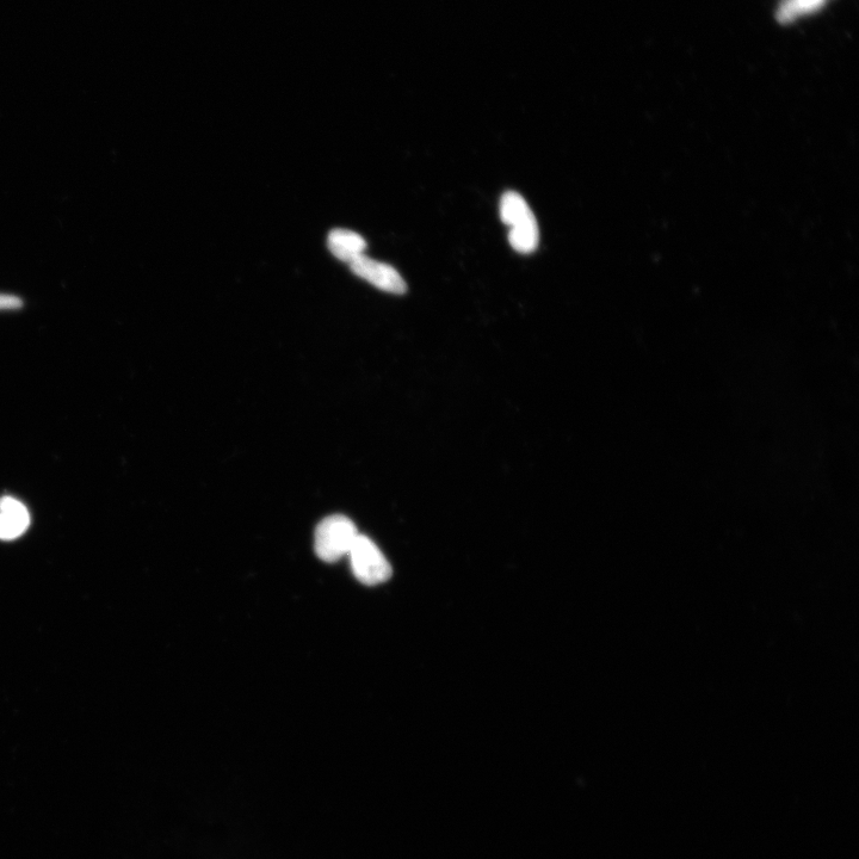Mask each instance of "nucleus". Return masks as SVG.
Listing matches in <instances>:
<instances>
[{
  "mask_svg": "<svg viewBox=\"0 0 859 859\" xmlns=\"http://www.w3.org/2000/svg\"><path fill=\"white\" fill-rule=\"evenodd\" d=\"M500 218L510 227L509 243L519 253L534 252L539 246L540 231L533 210L516 191H508L500 200Z\"/></svg>",
  "mask_w": 859,
  "mask_h": 859,
  "instance_id": "nucleus-1",
  "label": "nucleus"
},
{
  "mask_svg": "<svg viewBox=\"0 0 859 859\" xmlns=\"http://www.w3.org/2000/svg\"><path fill=\"white\" fill-rule=\"evenodd\" d=\"M360 535L354 522L343 515H333L320 522L315 530V553L325 562H336L348 555Z\"/></svg>",
  "mask_w": 859,
  "mask_h": 859,
  "instance_id": "nucleus-2",
  "label": "nucleus"
},
{
  "mask_svg": "<svg viewBox=\"0 0 859 859\" xmlns=\"http://www.w3.org/2000/svg\"><path fill=\"white\" fill-rule=\"evenodd\" d=\"M348 555L352 571L362 584L374 586L385 583L391 578V565L369 537L358 535Z\"/></svg>",
  "mask_w": 859,
  "mask_h": 859,
  "instance_id": "nucleus-3",
  "label": "nucleus"
},
{
  "mask_svg": "<svg viewBox=\"0 0 859 859\" xmlns=\"http://www.w3.org/2000/svg\"><path fill=\"white\" fill-rule=\"evenodd\" d=\"M352 273L363 278L374 287L383 292L403 295L406 293L407 284L397 270L391 265L374 261L367 256H360L350 263Z\"/></svg>",
  "mask_w": 859,
  "mask_h": 859,
  "instance_id": "nucleus-4",
  "label": "nucleus"
},
{
  "mask_svg": "<svg viewBox=\"0 0 859 859\" xmlns=\"http://www.w3.org/2000/svg\"><path fill=\"white\" fill-rule=\"evenodd\" d=\"M29 512L21 502L11 497L0 499V540H15L29 527Z\"/></svg>",
  "mask_w": 859,
  "mask_h": 859,
  "instance_id": "nucleus-5",
  "label": "nucleus"
},
{
  "mask_svg": "<svg viewBox=\"0 0 859 859\" xmlns=\"http://www.w3.org/2000/svg\"><path fill=\"white\" fill-rule=\"evenodd\" d=\"M332 255L345 263L354 262L367 249V241L360 234L349 230H333L327 238Z\"/></svg>",
  "mask_w": 859,
  "mask_h": 859,
  "instance_id": "nucleus-6",
  "label": "nucleus"
},
{
  "mask_svg": "<svg viewBox=\"0 0 859 859\" xmlns=\"http://www.w3.org/2000/svg\"><path fill=\"white\" fill-rule=\"evenodd\" d=\"M823 3L824 0H786L778 10V18L788 22L805 12L819 9Z\"/></svg>",
  "mask_w": 859,
  "mask_h": 859,
  "instance_id": "nucleus-7",
  "label": "nucleus"
},
{
  "mask_svg": "<svg viewBox=\"0 0 859 859\" xmlns=\"http://www.w3.org/2000/svg\"><path fill=\"white\" fill-rule=\"evenodd\" d=\"M23 306V300L17 295L0 293V312L18 311Z\"/></svg>",
  "mask_w": 859,
  "mask_h": 859,
  "instance_id": "nucleus-8",
  "label": "nucleus"
}]
</instances>
